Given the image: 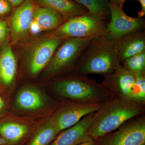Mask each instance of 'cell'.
Masks as SVG:
<instances>
[{
	"instance_id": "6da1fadb",
	"label": "cell",
	"mask_w": 145,
	"mask_h": 145,
	"mask_svg": "<svg viewBox=\"0 0 145 145\" xmlns=\"http://www.w3.org/2000/svg\"><path fill=\"white\" fill-rule=\"evenodd\" d=\"M145 112V105L111 96L94 112L87 135L89 140H96Z\"/></svg>"
},
{
	"instance_id": "7a4b0ae2",
	"label": "cell",
	"mask_w": 145,
	"mask_h": 145,
	"mask_svg": "<svg viewBox=\"0 0 145 145\" xmlns=\"http://www.w3.org/2000/svg\"><path fill=\"white\" fill-rule=\"evenodd\" d=\"M115 43L103 35L93 38L82 53L74 72L103 76L114 71L120 65Z\"/></svg>"
},
{
	"instance_id": "3957f363",
	"label": "cell",
	"mask_w": 145,
	"mask_h": 145,
	"mask_svg": "<svg viewBox=\"0 0 145 145\" xmlns=\"http://www.w3.org/2000/svg\"><path fill=\"white\" fill-rule=\"evenodd\" d=\"M52 86L55 94L68 102L102 104L111 96L101 83L75 72L57 79Z\"/></svg>"
},
{
	"instance_id": "277c9868",
	"label": "cell",
	"mask_w": 145,
	"mask_h": 145,
	"mask_svg": "<svg viewBox=\"0 0 145 145\" xmlns=\"http://www.w3.org/2000/svg\"><path fill=\"white\" fill-rule=\"evenodd\" d=\"M103 76L101 84L111 96L145 105V72L135 73L120 65Z\"/></svg>"
},
{
	"instance_id": "5b68a950",
	"label": "cell",
	"mask_w": 145,
	"mask_h": 145,
	"mask_svg": "<svg viewBox=\"0 0 145 145\" xmlns=\"http://www.w3.org/2000/svg\"><path fill=\"white\" fill-rule=\"evenodd\" d=\"M109 21L88 12L69 18L49 35L63 40L96 38L105 34Z\"/></svg>"
},
{
	"instance_id": "8992f818",
	"label": "cell",
	"mask_w": 145,
	"mask_h": 145,
	"mask_svg": "<svg viewBox=\"0 0 145 145\" xmlns=\"http://www.w3.org/2000/svg\"><path fill=\"white\" fill-rule=\"evenodd\" d=\"M93 38H73L65 40L54 52L47 66L44 75L53 77L66 72H74L82 53Z\"/></svg>"
},
{
	"instance_id": "52a82bcc",
	"label": "cell",
	"mask_w": 145,
	"mask_h": 145,
	"mask_svg": "<svg viewBox=\"0 0 145 145\" xmlns=\"http://www.w3.org/2000/svg\"><path fill=\"white\" fill-rule=\"evenodd\" d=\"M94 145H145V115L130 119L93 140Z\"/></svg>"
},
{
	"instance_id": "ba28073f",
	"label": "cell",
	"mask_w": 145,
	"mask_h": 145,
	"mask_svg": "<svg viewBox=\"0 0 145 145\" xmlns=\"http://www.w3.org/2000/svg\"><path fill=\"white\" fill-rule=\"evenodd\" d=\"M65 40L49 35L37 39L31 43L25 54L30 75L35 76L46 67L56 50Z\"/></svg>"
},
{
	"instance_id": "9c48e42d",
	"label": "cell",
	"mask_w": 145,
	"mask_h": 145,
	"mask_svg": "<svg viewBox=\"0 0 145 145\" xmlns=\"http://www.w3.org/2000/svg\"><path fill=\"white\" fill-rule=\"evenodd\" d=\"M38 6L33 0H26L13 9L7 20L13 44H23L28 40L34 11Z\"/></svg>"
},
{
	"instance_id": "30bf717a",
	"label": "cell",
	"mask_w": 145,
	"mask_h": 145,
	"mask_svg": "<svg viewBox=\"0 0 145 145\" xmlns=\"http://www.w3.org/2000/svg\"><path fill=\"white\" fill-rule=\"evenodd\" d=\"M110 19L103 36L116 42L126 34L137 30L145 29L144 18L128 16L123 7L109 3Z\"/></svg>"
},
{
	"instance_id": "8fae6325",
	"label": "cell",
	"mask_w": 145,
	"mask_h": 145,
	"mask_svg": "<svg viewBox=\"0 0 145 145\" xmlns=\"http://www.w3.org/2000/svg\"><path fill=\"white\" fill-rule=\"evenodd\" d=\"M101 104L68 102L52 117L61 132L76 124L86 115L97 111Z\"/></svg>"
},
{
	"instance_id": "7c38bea8",
	"label": "cell",
	"mask_w": 145,
	"mask_h": 145,
	"mask_svg": "<svg viewBox=\"0 0 145 145\" xmlns=\"http://www.w3.org/2000/svg\"><path fill=\"white\" fill-rule=\"evenodd\" d=\"M94 113L86 115L76 124L61 131L50 145H77L90 141L87 132Z\"/></svg>"
},
{
	"instance_id": "4fadbf2b",
	"label": "cell",
	"mask_w": 145,
	"mask_h": 145,
	"mask_svg": "<svg viewBox=\"0 0 145 145\" xmlns=\"http://www.w3.org/2000/svg\"><path fill=\"white\" fill-rule=\"evenodd\" d=\"M120 63L123 60L145 51V29L130 32L115 42Z\"/></svg>"
},
{
	"instance_id": "5bb4252c",
	"label": "cell",
	"mask_w": 145,
	"mask_h": 145,
	"mask_svg": "<svg viewBox=\"0 0 145 145\" xmlns=\"http://www.w3.org/2000/svg\"><path fill=\"white\" fill-rule=\"evenodd\" d=\"M68 18L49 7L38 6L34 11L33 21L42 31L55 30Z\"/></svg>"
},
{
	"instance_id": "9a60e30c",
	"label": "cell",
	"mask_w": 145,
	"mask_h": 145,
	"mask_svg": "<svg viewBox=\"0 0 145 145\" xmlns=\"http://www.w3.org/2000/svg\"><path fill=\"white\" fill-rule=\"evenodd\" d=\"M17 69L16 56L9 43L0 49V83L11 84L15 80Z\"/></svg>"
},
{
	"instance_id": "2e32d148",
	"label": "cell",
	"mask_w": 145,
	"mask_h": 145,
	"mask_svg": "<svg viewBox=\"0 0 145 145\" xmlns=\"http://www.w3.org/2000/svg\"><path fill=\"white\" fill-rule=\"evenodd\" d=\"M46 103V99L39 89L27 86L18 92L16 100V106L21 109L35 110L41 108Z\"/></svg>"
},
{
	"instance_id": "e0dca14e",
	"label": "cell",
	"mask_w": 145,
	"mask_h": 145,
	"mask_svg": "<svg viewBox=\"0 0 145 145\" xmlns=\"http://www.w3.org/2000/svg\"><path fill=\"white\" fill-rule=\"evenodd\" d=\"M39 6L49 7L68 18L88 13L82 6L73 0H33Z\"/></svg>"
},
{
	"instance_id": "ac0fdd59",
	"label": "cell",
	"mask_w": 145,
	"mask_h": 145,
	"mask_svg": "<svg viewBox=\"0 0 145 145\" xmlns=\"http://www.w3.org/2000/svg\"><path fill=\"white\" fill-rule=\"evenodd\" d=\"M60 131L52 116L40 126L27 145H48Z\"/></svg>"
},
{
	"instance_id": "d6986e66",
	"label": "cell",
	"mask_w": 145,
	"mask_h": 145,
	"mask_svg": "<svg viewBox=\"0 0 145 145\" xmlns=\"http://www.w3.org/2000/svg\"><path fill=\"white\" fill-rule=\"evenodd\" d=\"M26 125L14 122L0 123V135L8 142L17 143L26 135L28 131Z\"/></svg>"
},
{
	"instance_id": "ffe728a7",
	"label": "cell",
	"mask_w": 145,
	"mask_h": 145,
	"mask_svg": "<svg viewBox=\"0 0 145 145\" xmlns=\"http://www.w3.org/2000/svg\"><path fill=\"white\" fill-rule=\"evenodd\" d=\"M89 13L109 20L110 9L108 0H73Z\"/></svg>"
},
{
	"instance_id": "44dd1931",
	"label": "cell",
	"mask_w": 145,
	"mask_h": 145,
	"mask_svg": "<svg viewBox=\"0 0 145 145\" xmlns=\"http://www.w3.org/2000/svg\"><path fill=\"white\" fill-rule=\"evenodd\" d=\"M120 65L135 73L145 72V51L125 59Z\"/></svg>"
},
{
	"instance_id": "7402d4cb",
	"label": "cell",
	"mask_w": 145,
	"mask_h": 145,
	"mask_svg": "<svg viewBox=\"0 0 145 145\" xmlns=\"http://www.w3.org/2000/svg\"><path fill=\"white\" fill-rule=\"evenodd\" d=\"M10 40V30L7 22L0 21V49L9 43Z\"/></svg>"
},
{
	"instance_id": "603a6c76",
	"label": "cell",
	"mask_w": 145,
	"mask_h": 145,
	"mask_svg": "<svg viewBox=\"0 0 145 145\" xmlns=\"http://www.w3.org/2000/svg\"><path fill=\"white\" fill-rule=\"evenodd\" d=\"M14 8L7 0H0V21H7Z\"/></svg>"
},
{
	"instance_id": "cb8c5ba5",
	"label": "cell",
	"mask_w": 145,
	"mask_h": 145,
	"mask_svg": "<svg viewBox=\"0 0 145 145\" xmlns=\"http://www.w3.org/2000/svg\"><path fill=\"white\" fill-rule=\"evenodd\" d=\"M141 5V10L138 12V16L140 18H144L145 15V0H137Z\"/></svg>"
},
{
	"instance_id": "d4e9b609",
	"label": "cell",
	"mask_w": 145,
	"mask_h": 145,
	"mask_svg": "<svg viewBox=\"0 0 145 145\" xmlns=\"http://www.w3.org/2000/svg\"><path fill=\"white\" fill-rule=\"evenodd\" d=\"M7 1L10 3L14 8L20 5L26 0H7Z\"/></svg>"
},
{
	"instance_id": "484cf974",
	"label": "cell",
	"mask_w": 145,
	"mask_h": 145,
	"mask_svg": "<svg viewBox=\"0 0 145 145\" xmlns=\"http://www.w3.org/2000/svg\"><path fill=\"white\" fill-rule=\"evenodd\" d=\"M108 1L110 4L123 7L124 3L127 0H108Z\"/></svg>"
},
{
	"instance_id": "4316f807",
	"label": "cell",
	"mask_w": 145,
	"mask_h": 145,
	"mask_svg": "<svg viewBox=\"0 0 145 145\" xmlns=\"http://www.w3.org/2000/svg\"><path fill=\"white\" fill-rule=\"evenodd\" d=\"M77 145H94V141L93 140H90V141L84 142Z\"/></svg>"
},
{
	"instance_id": "83f0119b",
	"label": "cell",
	"mask_w": 145,
	"mask_h": 145,
	"mask_svg": "<svg viewBox=\"0 0 145 145\" xmlns=\"http://www.w3.org/2000/svg\"><path fill=\"white\" fill-rule=\"evenodd\" d=\"M5 106V102L1 96H0V110L2 109Z\"/></svg>"
}]
</instances>
